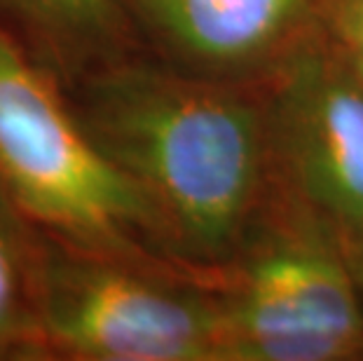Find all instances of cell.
<instances>
[{
	"label": "cell",
	"instance_id": "1",
	"mask_svg": "<svg viewBox=\"0 0 363 361\" xmlns=\"http://www.w3.org/2000/svg\"><path fill=\"white\" fill-rule=\"evenodd\" d=\"M82 127L157 209L167 240L202 260L228 256L256 206L267 129L218 84L118 68L89 84Z\"/></svg>",
	"mask_w": 363,
	"mask_h": 361
},
{
	"label": "cell",
	"instance_id": "2",
	"mask_svg": "<svg viewBox=\"0 0 363 361\" xmlns=\"http://www.w3.org/2000/svg\"><path fill=\"white\" fill-rule=\"evenodd\" d=\"M0 179L30 218L94 253L167 240L148 195L71 115L45 73L0 30Z\"/></svg>",
	"mask_w": 363,
	"mask_h": 361
},
{
	"label": "cell",
	"instance_id": "3",
	"mask_svg": "<svg viewBox=\"0 0 363 361\" xmlns=\"http://www.w3.org/2000/svg\"><path fill=\"white\" fill-rule=\"evenodd\" d=\"M223 361H347L363 355V305L347 260L319 233L267 237L218 303Z\"/></svg>",
	"mask_w": 363,
	"mask_h": 361
},
{
	"label": "cell",
	"instance_id": "4",
	"mask_svg": "<svg viewBox=\"0 0 363 361\" xmlns=\"http://www.w3.org/2000/svg\"><path fill=\"white\" fill-rule=\"evenodd\" d=\"M40 312L57 348L96 361H223L218 303L104 260L54 263Z\"/></svg>",
	"mask_w": 363,
	"mask_h": 361
},
{
	"label": "cell",
	"instance_id": "5",
	"mask_svg": "<svg viewBox=\"0 0 363 361\" xmlns=\"http://www.w3.org/2000/svg\"><path fill=\"white\" fill-rule=\"evenodd\" d=\"M274 134L305 197L363 233V84L342 59L307 57L293 66Z\"/></svg>",
	"mask_w": 363,
	"mask_h": 361
},
{
	"label": "cell",
	"instance_id": "6",
	"mask_svg": "<svg viewBox=\"0 0 363 361\" xmlns=\"http://www.w3.org/2000/svg\"><path fill=\"white\" fill-rule=\"evenodd\" d=\"M150 28L192 61L244 66L279 50L314 0H131Z\"/></svg>",
	"mask_w": 363,
	"mask_h": 361
},
{
	"label": "cell",
	"instance_id": "7",
	"mask_svg": "<svg viewBox=\"0 0 363 361\" xmlns=\"http://www.w3.org/2000/svg\"><path fill=\"white\" fill-rule=\"evenodd\" d=\"M0 12L66 55L96 50L118 33L113 0H0Z\"/></svg>",
	"mask_w": 363,
	"mask_h": 361
},
{
	"label": "cell",
	"instance_id": "8",
	"mask_svg": "<svg viewBox=\"0 0 363 361\" xmlns=\"http://www.w3.org/2000/svg\"><path fill=\"white\" fill-rule=\"evenodd\" d=\"M24 326V303H21V282L17 253L0 226V343L19 335Z\"/></svg>",
	"mask_w": 363,
	"mask_h": 361
},
{
	"label": "cell",
	"instance_id": "9",
	"mask_svg": "<svg viewBox=\"0 0 363 361\" xmlns=\"http://www.w3.org/2000/svg\"><path fill=\"white\" fill-rule=\"evenodd\" d=\"M335 28L345 66L363 84V0H340Z\"/></svg>",
	"mask_w": 363,
	"mask_h": 361
}]
</instances>
